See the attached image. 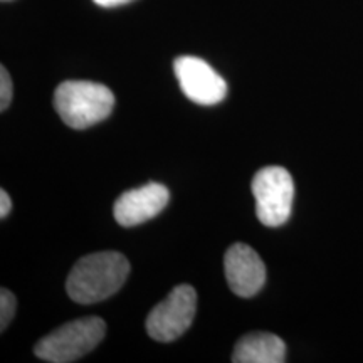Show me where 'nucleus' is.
<instances>
[{
  "mask_svg": "<svg viewBox=\"0 0 363 363\" xmlns=\"http://www.w3.org/2000/svg\"><path fill=\"white\" fill-rule=\"evenodd\" d=\"M128 274L130 262L121 252H94L76 262L67 276L66 291L74 303L94 305L113 296Z\"/></svg>",
  "mask_w": 363,
  "mask_h": 363,
  "instance_id": "f257e3e1",
  "label": "nucleus"
},
{
  "mask_svg": "<svg viewBox=\"0 0 363 363\" xmlns=\"http://www.w3.org/2000/svg\"><path fill=\"white\" fill-rule=\"evenodd\" d=\"M54 106L67 126L84 130L106 120L115 108V94L93 81H65L54 93Z\"/></svg>",
  "mask_w": 363,
  "mask_h": 363,
  "instance_id": "f03ea898",
  "label": "nucleus"
},
{
  "mask_svg": "<svg viewBox=\"0 0 363 363\" xmlns=\"http://www.w3.org/2000/svg\"><path fill=\"white\" fill-rule=\"evenodd\" d=\"M106 323L98 316L81 318L59 326L34 347L35 357L51 363H71L79 360L101 343Z\"/></svg>",
  "mask_w": 363,
  "mask_h": 363,
  "instance_id": "7ed1b4c3",
  "label": "nucleus"
},
{
  "mask_svg": "<svg viewBox=\"0 0 363 363\" xmlns=\"http://www.w3.org/2000/svg\"><path fill=\"white\" fill-rule=\"evenodd\" d=\"M252 195L256 199V214L267 227H279L291 216L294 199L293 177L283 167H264L254 175Z\"/></svg>",
  "mask_w": 363,
  "mask_h": 363,
  "instance_id": "20e7f679",
  "label": "nucleus"
},
{
  "mask_svg": "<svg viewBox=\"0 0 363 363\" xmlns=\"http://www.w3.org/2000/svg\"><path fill=\"white\" fill-rule=\"evenodd\" d=\"M197 311V293L192 286L180 284L147 316V331L153 340L162 343L180 338L192 325Z\"/></svg>",
  "mask_w": 363,
  "mask_h": 363,
  "instance_id": "39448f33",
  "label": "nucleus"
},
{
  "mask_svg": "<svg viewBox=\"0 0 363 363\" xmlns=\"http://www.w3.org/2000/svg\"><path fill=\"white\" fill-rule=\"evenodd\" d=\"M174 72L184 94L190 101L211 106L227 94L224 78L208 62L195 56H180L174 62Z\"/></svg>",
  "mask_w": 363,
  "mask_h": 363,
  "instance_id": "423d86ee",
  "label": "nucleus"
},
{
  "mask_svg": "<svg viewBox=\"0 0 363 363\" xmlns=\"http://www.w3.org/2000/svg\"><path fill=\"white\" fill-rule=\"evenodd\" d=\"M225 279L230 291L240 298H252L266 283V266L259 254L246 244H233L224 257Z\"/></svg>",
  "mask_w": 363,
  "mask_h": 363,
  "instance_id": "0eeeda50",
  "label": "nucleus"
},
{
  "mask_svg": "<svg viewBox=\"0 0 363 363\" xmlns=\"http://www.w3.org/2000/svg\"><path fill=\"white\" fill-rule=\"evenodd\" d=\"M169 201V189L152 182L143 187L121 194L113 206V216L120 225L135 227L160 214Z\"/></svg>",
  "mask_w": 363,
  "mask_h": 363,
  "instance_id": "6e6552de",
  "label": "nucleus"
},
{
  "mask_svg": "<svg viewBox=\"0 0 363 363\" xmlns=\"http://www.w3.org/2000/svg\"><path fill=\"white\" fill-rule=\"evenodd\" d=\"M286 343L272 333H251L235 343L234 363H283Z\"/></svg>",
  "mask_w": 363,
  "mask_h": 363,
  "instance_id": "1a4fd4ad",
  "label": "nucleus"
},
{
  "mask_svg": "<svg viewBox=\"0 0 363 363\" xmlns=\"http://www.w3.org/2000/svg\"><path fill=\"white\" fill-rule=\"evenodd\" d=\"M17 299L9 289L2 288L0 291V330H6L11 325L13 315H16Z\"/></svg>",
  "mask_w": 363,
  "mask_h": 363,
  "instance_id": "9d476101",
  "label": "nucleus"
},
{
  "mask_svg": "<svg viewBox=\"0 0 363 363\" xmlns=\"http://www.w3.org/2000/svg\"><path fill=\"white\" fill-rule=\"evenodd\" d=\"M13 96V84L11 74L6 69V66H0V111H6L11 106Z\"/></svg>",
  "mask_w": 363,
  "mask_h": 363,
  "instance_id": "9b49d317",
  "label": "nucleus"
},
{
  "mask_svg": "<svg viewBox=\"0 0 363 363\" xmlns=\"http://www.w3.org/2000/svg\"><path fill=\"white\" fill-rule=\"evenodd\" d=\"M11 208H12V201L9 197V194L6 190H0V217L6 219V217L11 214Z\"/></svg>",
  "mask_w": 363,
  "mask_h": 363,
  "instance_id": "f8f14e48",
  "label": "nucleus"
},
{
  "mask_svg": "<svg viewBox=\"0 0 363 363\" xmlns=\"http://www.w3.org/2000/svg\"><path fill=\"white\" fill-rule=\"evenodd\" d=\"M93 2L99 7H118V6H125V4L133 2V0H93Z\"/></svg>",
  "mask_w": 363,
  "mask_h": 363,
  "instance_id": "ddd939ff",
  "label": "nucleus"
},
{
  "mask_svg": "<svg viewBox=\"0 0 363 363\" xmlns=\"http://www.w3.org/2000/svg\"><path fill=\"white\" fill-rule=\"evenodd\" d=\"M2 2H12V0H2Z\"/></svg>",
  "mask_w": 363,
  "mask_h": 363,
  "instance_id": "4468645a",
  "label": "nucleus"
}]
</instances>
